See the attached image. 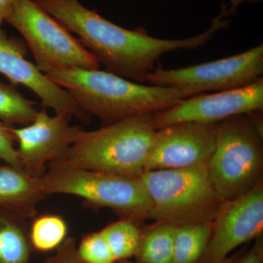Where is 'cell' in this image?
I'll return each instance as SVG.
<instances>
[{
  "mask_svg": "<svg viewBox=\"0 0 263 263\" xmlns=\"http://www.w3.org/2000/svg\"><path fill=\"white\" fill-rule=\"evenodd\" d=\"M79 41L105 70L137 83H146L161 57L179 50H195L206 44L229 21L219 14L205 32L185 39L154 37L143 29L130 30L104 18L79 0H34Z\"/></svg>",
  "mask_w": 263,
  "mask_h": 263,
  "instance_id": "6da1fadb",
  "label": "cell"
},
{
  "mask_svg": "<svg viewBox=\"0 0 263 263\" xmlns=\"http://www.w3.org/2000/svg\"><path fill=\"white\" fill-rule=\"evenodd\" d=\"M67 91L79 108L103 126L167 110L192 97L174 88L133 82L108 71L67 70L45 74Z\"/></svg>",
  "mask_w": 263,
  "mask_h": 263,
  "instance_id": "7a4b0ae2",
  "label": "cell"
},
{
  "mask_svg": "<svg viewBox=\"0 0 263 263\" xmlns=\"http://www.w3.org/2000/svg\"><path fill=\"white\" fill-rule=\"evenodd\" d=\"M157 129L152 114L127 118L93 131L81 132L60 159L76 167L139 178Z\"/></svg>",
  "mask_w": 263,
  "mask_h": 263,
  "instance_id": "3957f363",
  "label": "cell"
},
{
  "mask_svg": "<svg viewBox=\"0 0 263 263\" xmlns=\"http://www.w3.org/2000/svg\"><path fill=\"white\" fill-rule=\"evenodd\" d=\"M41 181L46 195L79 197L137 223L152 219V201L139 178L80 168L58 160L48 164Z\"/></svg>",
  "mask_w": 263,
  "mask_h": 263,
  "instance_id": "277c9868",
  "label": "cell"
},
{
  "mask_svg": "<svg viewBox=\"0 0 263 263\" xmlns=\"http://www.w3.org/2000/svg\"><path fill=\"white\" fill-rule=\"evenodd\" d=\"M139 179L149 195L156 222L176 227L212 223L224 202L213 186L207 164L144 171Z\"/></svg>",
  "mask_w": 263,
  "mask_h": 263,
  "instance_id": "5b68a950",
  "label": "cell"
},
{
  "mask_svg": "<svg viewBox=\"0 0 263 263\" xmlns=\"http://www.w3.org/2000/svg\"><path fill=\"white\" fill-rule=\"evenodd\" d=\"M209 177L223 201L262 182L263 136L250 114L219 123L215 148L207 163Z\"/></svg>",
  "mask_w": 263,
  "mask_h": 263,
  "instance_id": "8992f818",
  "label": "cell"
},
{
  "mask_svg": "<svg viewBox=\"0 0 263 263\" xmlns=\"http://www.w3.org/2000/svg\"><path fill=\"white\" fill-rule=\"evenodd\" d=\"M5 22L23 36L43 73L100 69L98 60L81 41L34 0H15Z\"/></svg>",
  "mask_w": 263,
  "mask_h": 263,
  "instance_id": "52a82bcc",
  "label": "cell"
},
{
  "mask_svg": "<svg viewBox=\"0 0 263 263\" xmlns=\"http://www.w3.org/2000/svg\"><path fill=\"white\" fill-rule=\"evenodd\" d=\"M262 75L263 45L260 44L234 56L183 68L156 67L147 76L146 82L194 96L248 86Z\"/></svg>",
  "mask_w": 263,
  "mask_h": 263,
  "instance_id": "ba28073f",
  "label": "cell"
},
{
  "mask_svg": "<svg viewBox=\"0 0 263 263\" xmlns=\"http://www.w3.org/2000/svg\"><path fill=\"white\" fill-rule=\"evenodd\" d=\"M70 116L49 115L46 109L38 110L34 121L23 127L8 129L18 143V153L23 169L41 179L48 164L63 158L84 130L71 125Z\"/></svg>",
  "mask_w": 263,
  "mask_h": 263,
  "instance_id": "9c48e42d",
  "label": "cell"
},
{
  "mask_svg": "<svg viewBox=\"0 0 263 263\" xmlns=\"http://www.w3.org/2000/svg\"><path fill=\"white\" fill-rule=\"evenodd\" d=\"M263 78L255 82L214 94H199L181 100L167 110L152 114L156 129L194 122L219 123L232 117L262 111Z\"/></svg>",
  "mask_w": 263,
  "mask_h": 263,
  "instance_id": "30bf717a",
  "label": "cell"
},
{
  "mask_svg": "<svg viewBox=\"0 0 263 263\" xmlns=\"http://www.w3.org/2000/svg\"><path fill=\"white\" fill-rule=\"evenodd\" d=\"M219 123H176L157 129L145 171L207 164L215 148Z\"/></svg>",
  "mask_w": 263,
  "mask_h": 263,
  "instance_id": "8fae6325",
  "label": "cell"
},
{
  "mask_svg": "<svg viewBox=\"0 0 263 263\" xmlns=\"http://www.w3.org/2000/svg\"><path fill=\"white\" fill-rule=\"evenodd\" d=\"M263 182L233 200L223 202L213 221L212 234L202 258L217 263L239 246L262 235Z\"/></svg>",
  "mask_w": 263,
  "mask_h": 263,
  "instance_id": "7c38bea8",
  "label": "cell"
},
{
  "mask_svg": "<svg viewBox=\"0 0 263 263\" xmlns=\"http://www.w3.org/2000/svg\"><path fill=\"white\" fill-rule=\"evenodd\" d=\"M29 48L25 41L10 37L0 27V74L10 84L22 85L41 99L45 108L55 114L76 117L83 122L89 114L83 111L65 89L53 83L27 60Z\"/></svg>",
  "mask_w": 263,
  "mask_h": 263,
  "instance_id": "4fadbf2b",
  "label": "cell"
},
{
  "mask_svg": "<svg viewBox=\"0 0 263 263\" xmlns=\"http://www.w3.org/2000/svg\"><path fill=\"white\" fill-rule=\"evenodd\" d=\"M46 196L41 179L23 169L0 164V207L25 219L34 218Z\"/></svg>",
  "mask_w": 263,
  "mask_h": 263,
  "instance_id": "5bb4252c",
  "label": "cell"
},
{
  "mask_svg": "<svg viewBox=\"0 0 263 263\" xmlns=\"http://www.w3.org/2000/svg\"><path fill=\"white\" fill-rule=\"evenodd\" d=\"M32 252L26 219L0 207V263H31Z\"/></svg>",
  "mask_w": 263,
  "mask_h": 263,
  "instance_id": "9a60e30c",
  "label": "cell"
},
{
  "mask_svg": "<svg viewBox=\"0 0 263 263\" xmlns=\"http://www.w3.org/2000/svg\"><path fill=\"white\" fill-rule=\"evenodd\" d=\"M176 228L172 224L157 222L142 234L136 254L138 262L173 263Z\"/></svg>",
  "mask_w": 263,
  "mask_h": 263,
  "instance_id": "2e32d148",
  "label": "cell"
},
{
  "mask_svg": "<svg viewBox=\"0 0 263 263\" xmlns=\"http://www.w3.org/2000/svg\"><path fill=\"white\" fill-rule=\"evenodd\" d=\"M213 222L176 228L173 263H195L201 258L212 234Z\"/></svg>",
  "mask_w": 263,
  "mask_h": 263,
  "instance_id": "e0dca14e",
  "label": "cell"
},
{
  "mask_svg": "<svg viewBox=\"0 0 263 263\" xmlns=\"http://www.w3.org/2000/svg\"><path fill=\"white\" fill-rule=\"evenodd\" d=\"M35 104L26 98L15 85L0 81V122L12 127L28 125L37 115Z\"/></svg>",
  "mask_w": 263,
  "mask_h": 263,
  "instance_id": "ac0fdd59",
  "label": "cell"
},
{
  "mask_svg": "<svg viewBox=\"0 0 263 263\" xmlns=\"http://www.w3.org/2000/svg\"><path fill=\"white\" fill-rule=\"evenodd\" d=\"M67 222L61 216L43 214L33 219L29 231L32 249L38 252L55 250L67 238Z\"/></svg>",
  "mask_w": 263,
  "mask_h": 263,
  "instance_id": "d6986e66",
  "label": "cell"
},
{
  "mask_svg": "<svg viewBox=\"0 0 263 263\" xmlns=\"http://www.w3.org/2000/svg\"><path fill=\"white\" fill-rule=\"evenodd\" d=\"M100 232L111 249L116 261L124 260L136 255L142 236L136 221L121 219Z\"/></svg>",
  "mask_w": 263,
  "mask_h": 263,
  "instance_id": "ffe728a7",
  "label": "cell"
},
{
  "mask_svg": "<svg viewBox=\"0 0 263 263\" xmlns=\"http://www.w3.org/2000/svg\"><path fill=\"white\" fill-rule=\"evenodd\" d=\"M78 252L86 263H114L113 252L101 232L90 233L81 240Z\"/></svg>",
  "mask_w": 263,
  "mask_h": 263,
  "instance_id": "44dd1931",
  "label": "cell"
},
{
  "mask_svg": "<svg viewBox=\"0 0 263 263\" xmlns=\"http://www.w3.org/2000/svg\"><path fill=\"white\" fill-rule=\"evenodd\" d=\"M8 127L9 125L0 122V161L3 164L23 169L18 150L15 147L14 137Z\"/></svg>",
  "mask_w": 263,
  "mask_h": 263,
  "instance_id": "7402d4cb",
  "label": "cell"
},
{
  "mask_svg": "<svg viewBox=\"0 0 263 263\" xmlns=\"http://www.w3.org/2000/svg\"><path fill=\"white\" fill-rule=\"evenodd\" d=\"M77 247L76 238L68 237L55 249V254L48 257L45 263H86L79 256Z\"/></svg>",
  "mask_w": 263,
  "mask_h": 263,
  "instance_id": "603a6c76",
  "label": "cell"
},
{
  "mask_svg": "<svg viewBox=\"0 0 263 263\" xmlns=\"http://www.w3.org/2000/svg\"><path fill=\"white\" fill-rule=\"evenodd\" d=\"M233 263H263V243L261 236L256 238V242L247 253Z\"/></svg>",
  "mask_w": 263,
  "mask_h": 263,
  "instance_id": "cb8c5ba5",
  "label": "cell"
},
{
  "mask_svg": "<svg viewBox=\"0 0 263 263\" xmlns=\"http://www.w3.org/2000/svg\"><path fill=\"white\" fill-rule=\"evenodd\" d=\"M260 1V0H230L229 7L224 5V16L233 15L236 13L238 7L245 2H249V3H256V2Z\"/></svg>",
  "mask_w": 263,
  "mask_h": 263,
  "instance_id": "d4e9b609",
  "label": "cell"
},
{
  "mask_svg": "<svg viewBox=\"0 0 263 263\" xmlns=\"http://www.w3.org/2000/svg\"><path fill=\"white\" fill-rule=\"evenodd\" d=\"M14 2L15 0H0V27L5 22L7 15Z\"/></svg>",
  "mask_w": 263,
  "mask_h": 263,
  "instance_id": "484cf974",
  "label": "cell"
},
{
  "mask_svg": "<svg viewBox=\"0 0 263 263\" xmlns=\"http://www.w3.org/2000/svg\"><path fill=\"white\" fill-rule=\"evenodd\" d=\"M237 258H238V255H234L231 257H227V258L223 259V260L221 261V262H217V263H233V262H234L235 259H236ZM119 263H138V262H132V261H129V259H124V260L119 261Z\"/></svg>",
  "mask_w": 263,
  "mask_h": 263,
  "instance_id": "4316f807",
  "label": "cell"
}]
</instances>
